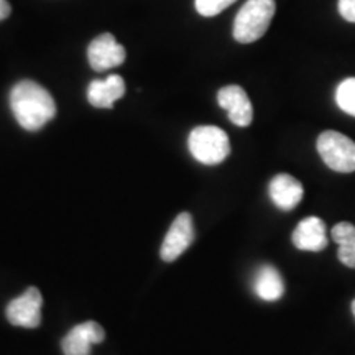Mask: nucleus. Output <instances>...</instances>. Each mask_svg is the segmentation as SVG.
<instances>
[{
	"label": "nucleus",
	"instance_id": "nucleus-1",
	"mask_svg": "<svg viewBox=\"0 0 355 355\" xmlns=\"http://www.w3.org/2000/svg\"><path fill=\"white\" fill-rule=\"evenodd\" d=\"M10 107L19 125L28 132L40 130L56 114V104L50 92L33 81H20L13 86Z\"/></svg>",
	"mask_w": 355,
	"mask_h": 355
},
{
	"label": "nucleus",
	"instance_id": "nucleus-2",
	"mask_svg": "<svg viewBox=\"0 0 355 355\" xmlns=\"http://www.w3.org/2000/svg\"><path fill=\"white\" fill-rule=\"evenodd\" d=\"M275 10V0H247L234 20V38L239 43H254L260 40L272 24Z\"/></svg>",
	"mask_w": 355,
	"mask_h": 355
},
{
	"label": "nucleus",
	"instance_id": "nucleus-3",
	"mask_svg": "<svg viewBox=\"0 0 355 355\" xmlns=\"http://www.w3.org/2000/svg\"><path fill=\"white\" fill-rule=\"evenodd\" d=\"M189 152L202 165H219L230 155L227 133L214 125L196 127L189 133Z\"/></svg>",
	"mask_w": 355,
	"mask_h": 355
},
{
	"label": "nucleus",
	"instance_id": "nucleus-4",
	"mask_svg": "<svg viewBox=\"0 0 355 355\" xmlns=\"http://www.w3.org/2000/svg\"><path fill=\"white\" fill-rule=\"evenodd\" d=\"M316 146L319 157L332 171H355V141L347 135L336 130H326L318 137Z\"/></svg>",
	"mask_w": 355,
	"mask_h": 355
},
{
	"label": "nucleus",
	"instance_id": "nucleus-5",
	"mask_svg": "<svg viewBox=\"0 0 355 355\" xmlns=\"http://www.w3.org/2000/svg\"><path fill=\"white\" fill-rule=\"evenodd\" d=\"M42 306L43 298L38 288H28L25 293H21L19 298L12 300L7 304L6 314L8 322L13 326L35 329L42 322Z\"/></svg>",
	"mask_w": 355,
	"mask_h": 355
},
{
	"label": "nucleus",
	"instance_id": "nucleus-6",
	"mask_svg": "<svg viewBox=\"0 0 355 355\" xmlns=\"http://www.w3.org/2000/svg\"><path fill=\"white\" fill-rule=\"evenodd\" d=\"M127 58V51L117 43L114 35L104 33L92 40L87 48V60L94 71H107L121 66Z\"/></svg>",
	"mask_w": 355,
	"mask_h": 355
},
{
	"label": "nucleus",
	"instance_id": "nucleus-7",
	"mask_svg": "<svg viewBox=\"0 0 355 355\" xmlns=\"http://www.w3.org/2000/svg\"><path fill=\"white\" fill-rule=\"evenodd\" d=\"M193 217H191L188 212H181L171 224L170 230H168L165 241H163L162 250H159V255H162V259L165 261L176 260L178 257L184 254V250L193 243Z\"/></svg>",
	"mask_w": 355,
	"mask_h": 355
},
{
	"label": "nucleus",
	"instance_id": "nucleus-8",
	"mask_svg": "<svg viewBox=\"0 0 355 355\" xmlns=\"http://www.w3.org/2000/svg\"><path fill=\"white\" fill-rule=\"evenodd\" d=\"M217 102L227 112L230 122L237 127H248L252 123L254 109H252V102L247 92L241 86L230 84V86L222 87L217 92Z\"/></svg>",
	"mask_w": 355,
	"mask_h": 355
},
{
	"label": "nucleus",
	"instance_id": "nucleus-9",
	"mask_svg": "<svg viewBox=\"0 0 355 355\" xmlns=\"http://www.w3.org/2000/svg\"><path fill=\"white\" fill-rule=\"evenodd\" d=\"M105 332L101 324L96 321H87L73 327L61 343L64 355H89L94 344L104 340Z\"/></svg>",
	"mask_w": 355,
	"mask_h": 355
},
{
	"label": "nucleus",
	"instance_id": "nucleus-10",
	"mask_svg": "<svg viewBox=\"0 0 355 355\" xmlns=\"http://www.w3.org/2000/svg\"><path fill=\"white\" fill-rule=\"evenodd\" d=\"M270 198L275 206L282 211H293L303 199V184L288 173H279L270 181Z\"/></svg>",
	"mask_w": 355,
	"mask_h": 355
},
{
	"label": "nucleus",
	"instance_id": "nucleus-11",
	"mask_svg": "<svg viewBox=\"0 0 355 355\" xmlns=\"http://www.w3.org/2000/svg\"><path fill=\"white\" fill-rule=\"evenodd\" d=\"M293 245L304 252H321L327 247L326 224L319 217H306L291 235Z\"/></svg>",
	"mask_w": 355,
	"mask_h": 355
},
{
	"label": "nucleus",
	"instance_id": "nucleus-12",
	"mask_svg": "<svg viewBox=\"0 0 355 355\" xmlns=\"http://www.w3.org/2000/svg\"><path fill=\"white\" fill-rule=\"evenodd\" d=\"M125 94V83L121 76L114 74L104 81L96 79L87 87L89 104L99 109H110L115 101H119Z\"/></svg>",
	"mask_w": 355,
	"mask_h": 355
},
{
	"label": "nucleus",
	"instance_id": "nucleus-13",
	"mask_svg": "<svg viewBox=\"0 0 355 355\" xmlns=\"http://www.w3.org/2000/svg\"><path fill=\"white\" fill-rule=\"evenodd\" d=\"M254 288L257 296L263 301H277L285 293V283H283L282 275L272 265L260 266L255 275Z\"/></svg>",
	"mask_w": 355,
	"mask_h": 355
},
{
	"label": "nucleus",
	"instance_id": "nucleus-14",
	"mask_svg": "<svg viewBox=\"0 0 355 355\" xmlns=\"http://www.w3.org/2000/svg\"><path fill=\"white\" fill-rule=\"evenodd\" d=\"M332 241L339 245L337 259L349 268H355V225L350 222H339L332 227Z\"/></svg>",
	"mask_w": 355,
	"mask_h": 355
},
{
	"label": "nucleus",
	"instance_id": "nucleus-15",
	"mask_svg": "<svg viewBox=\"0 0 355 355\" xmlns=\"http://www.w3.org/2000/svg\"><path fill=\"white\" fill-rule=\"evenodd\" d=\"M336 102L345 114L355 117V78H347L337 86Z\"/></svg>",
	"mask_w": 355,
	"mask_h": 355
},
{
	"label": "nucleus",
	"instance_id": "nucleus-16",
	"mask_svg": "<svg viewBox=\"0 0 355 355\" xmlns=\"http://www.w3.org/2000/svg\"><path fill=\"white\" fill-rule=\"evenodd\" d=\"M237 0H196V10L202 17H216Z\"/></svg>",
	"mask_w": 355,
	"mask_h": 355
},
{
	"label": "nucleus",
	"instance_id": "nucleus-17",
	"mask_svg": "<svg viewBox=\"0 0 355 355\" xmlns=\"http://www.w3.org/2000/svg\"><path fill=\"white\" fill-rule=\"evenodd\" d=\"M339 13L344 20L355 24V0H339Z\"/></svg>",
	"mask_w": 355,
	"mask_h": 355
},
{
	"label": "nucleus",
	"instance_id": "nucleus-18",
	"mask_svg": "<svg viewBox=\"0 0 355 355\" xmlns=\"http://www.w3.org/2000/svg\"><path fill=\"white\" fill-rule=\"evenodd\" d=\"M12 7L8 3V0H0V20H6L10 15Z\"/></svg>",
	"mask_w": 355,
	"mask_h": 355
},
{
	"label": "nucleus",
	"instance_id": "nucleus-19",
	"mask_svg": "<svg viewBox=\"0 0 355 355\" xmlns=\"http://www.w3.org/2000/svg\"><path fill=\"white\" fill-rule=\"evenodd\" d=\"M352 313H354V316H355V300L352 301Z\"/></svg>",
	"mask_w": 355,
	"mask_h": 355
}]
</instances>
